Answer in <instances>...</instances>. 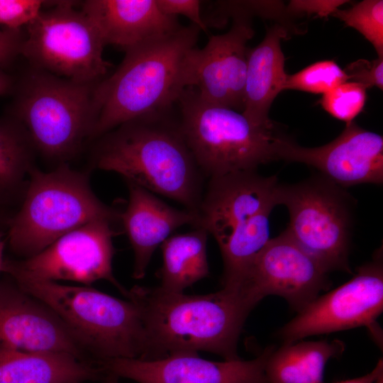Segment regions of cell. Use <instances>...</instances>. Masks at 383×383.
I'll list each match as a JSON object with an SVG mask.
<instances>
[{"label":"cell","instance_id":"obj_1","mask_svg":"<svg viewBox=\"0 0 383 383\" xmlns=\"http://www.w3.org/2000/svg\"><path fill=\"white\" fill-rule=\"evenodd\" d=\"M200 29L191 23L125 52L116 70L94 89L92 140L126 122L172 110L193 87Z\"/></svg>","mask_w":383,"mask_h":383},{"label":"cell","instance_id":"obj_2","mask_svg":"<svg viewBox=\"0 0 383 383\" xmlns=\"http://www.w3.org/2000/svg\"><path fill=\"white\" fill-rule=\"evenodd\" d=\"M92 163L197 213L204 174L182 134L175 107L126 122L99 138Z\"/></svg>","mask_w":383,"mask_h":383},{"label":"cell","instance_id":"obj_3","mask_svg":"<svg viewBox=\"0 0 383 383\" xmlns=\"http://www.w3.org/2000/svg\"><path fill=\"white\" fill-rule=\"evenodd\" d=\"M140 308L146 340L143 360L206 351L225 360L240 359L237 347L251 309L236 292L171 293L135 286L128 298Z\"/></svg>","mask_w":383,"mask_h":383},{"label":"cell","instance_id":"obj_4","mask_svg":"<svg viewBox=\"0 0 383 383\" xmlns=\"http://www.w3.org/2000/svg\"><path fill=\"white\" fill-rule=\"evenodd\" d=\"M96 84H82L28 67L18 76L4 115L24 130L35 150L61 163L91 140Z\"/></svg>","mask_w":383,"mask_h":383},{"label":"cell","instance_id":"obj_5","mask_svg":"<svg viewBox=\"0 0 383 383\" xmlns=\"http://www.w3.org/2000/svg\"><path fill=\"white\" fill-rule=\"evenodd\" d=\"M96 220L115 222L120 213L92 192L87 174L67 163L45 172L33 167L18 211L8 221L11 250L27 258L65 234Z\"/></svg>","mask_w":383,"mask_h":383},{"label":"cell","instance_id":"obj_6","mask_svg":"<svg viewBox=\"0 0 383 383\" xmlns=\"http://www.w3.org/2000/svg\"><path fill=\"white\" fill-rule=\"evenodd\" d=\"M9 276L21 289L50 308L84 350H91L101 361L145 357L141 312L133 300H123L89 286Z\"/></svg>","mask_w":383,"mask_h":383},{"label":"cell","instance_id":"obj_7","mask_svg":"<svg viewBox=\"0 0 383 383\" xmlns=\"http://www.w3.org/2000/svg\"><path fill=\"white\" fill-rule=\"evenodd\" d=\"M182 134L204 175L257 171L274 160V128L252 123L241 112L203 99L187 87L175 106Z\"/></svg>","mask_w":383,"mask_h":383},{"label":"cell","instance_id":"obj_8","mask_svg":"<svg viewBox=\"0 0 383 383\" xmlns=\"http://www.w3.org/2000/svg\"><path fill=\"white\" fill-rule=\"evenodd\" d=\"M277 203L287 209L284 231L300 248L328 273L350 272L356 202L345 188L316 173L294 184L279 183Z\"/></svg>","mask_w":383,"mask_h":383},{"label":"cell","instance_id":"obj_9","mask_svg":"<svg viewBox=\"0 0 383 383\" xmlns=\"http://www.w3.org/2000/svg\"><path fill=\"white\" fill-rule=\"evenodd\" d=\"M25 26L21 56L28 65L82 84H96L111 65L104 60L105 45L91 21L76 1H53Z\"/></svg>","mask_w":383,"mask_h":383},{"label":"cell","instance_id":"obj_10","mask_svg":"<svg viewBox=\"0 0 383 383\" xmlns=\"http://www.w3.org/2000/svg\"><path fill=\"white\" fill-rule=\"evenodd\" d=\"M113 222L96 220L58 238L38 253L21 260H4L2 272L57 282L72 281L89 286L106 280L127 298L129 290L113 273Z\"/></svg>","mask_w":383,"mask_h":383},{"label":"cell","instance_id":"obj_11","mask_svg":"<svg viewBox=\"0 0 383 383\" xmlns=\"http://www.w3.org/2000/svg\"><path fill=\"white\" fill-rule=\"evenodd\" d=\"M327 273L284 231L255 255L235 292L250 309L277 295L299 312L329 287Z\"/></svg>","mask_w":383,"mask_h":383},{"label":"cell","instance_id":"obj_12","mask_svg":"<svg viewBox=\"0 0 383 383\" xmlns=\"http://www.w3.org/2000/svg\"><path fill=\"white\" fill-rule=\"evenodd\" d=\"M383 309L382 254L357 268L348 282L318 296L279 331L286 343L313 335L367 326L376 333L375 323Z\"/></svg>","mask_w":383,"mask_h":383},{"label":"cell","instance_id":"obj_13","mask_svg":"<svg viewBox=\"0 0 383 383\" xmlns=\"http://www.w3.org/2000/svg\"><path fill=\"white\" fill-rule=\"evenodd\" d=\"M273 152L274 160L306 164L345 189L383 182V138L353 121L335 139L316 148L302 147L278 134Z\"/></svg>","mask_w":383,"mask_h":383},{"label":"cell","instance_id":"obj_14","mask_svg":"<svg viewBox=\"0 0 383 383\" xmlns=\"http://www.w3.org/2000/svg\"><path fill=\"white\" fill-rule=\"evenodd\" d=\"M226 21L233 18L230 30L211 35L199 48L193 87L199 95L211 104L241 112L249 49L247 43L254 35L251 16L232 1L222 8Z\"/></svg>","mask_w":383,"mask_h":383},{"label":"cell","instance_id":"obj_15","mask_svg":"<svg viewBox=\"0 0 383 383\" xmlns=\"http://www.w3.org/2000/svg\"><path fill=\"white\" fill-rule=\"evenodd\" d=\"M274 347L250 360L211 361L197 353L162 358H114L100 362L101 368L138 383H268L265 367Z\"/></svg>","mask_w":383,"mask_h":383},{"label":"cell","instance_id":"obj_16","mask_svg":"<svg viewBox=\"0 0 383 383\" xmlns=\"http://www.w3.org/2000/svg\"><path fill=\"white\" fill-rule=\"evenodd\" d=\"M0 348L80 358L85 350L50 308L6 281H0Z\"/></svg>","mask_w":383,"mask_h":383},{"label":"cell","instance_id":"obj_17","mask_svg":"<svg viewBox=\"0 0 383 383\" xmlns=\"http://www.w3.org/2000/svg\"><path fill=\"white\" fill-rule=\"evenodd\" d=\"M276 176L264 177L257 171L238 172L210 178L197 210L196 228L206 230L223 245L241 223L277 203Z\"/></svg>","mask_w":383,"mask_h":383},{"label":"cell","instance_id":"obj_18","mask_svg":"<svg viewBox=\"0 0 383 383\" xmlns=\"http://www.w3.org/2000/svg\"><path fill=\"white\" fill-rule=\"evenodd\" d=\"M81 10L98 30L104 43L126 52L166 37L181 28L156 0H87Z\"/></svg>","mask_w":383,"mask_h":383},{"label":"cell","instance_id":"obj_19","mask_svg":"<svg viewBox=\"0 0 383 383\" xmlns=\"http://www.w3.org/2000/svg\"><path fill=\"white\" fill-rule=\"evenodd\" d=\"M129 199L120 220L134 253L133 277L142 279L155 249L177 228L198 223L197 213L164 203L152 192L126 182Z\"/></svg>","mask_w":383,"mask_h":383},{"label":"cell","instance_id":"obj_20","mask_svg":"<svg viewBox=\"0 0 383 383\" xmlns=\"http://www.w3.org/2000/svg\"><path fill=\"white\" fill-rule=\"evenodd\" d=\"M287 37L286 27L276 24L248 52L242 113L257 126L274 127L269 111L276 96L284 90L288 76L281 48L282 40Z\"/></svg>","mask_w":383,"mask_h":383},{"label":"cell","instance_id":"obj_21","mask_svg":"<svg viewBox=\"0 0 383 383\" xmlns=\"http://www.w3.org/2000/svg\"><path fill=\"white\" fill-rule=\"evenodd\" d=\"M102 370L67 353L0 348V383H85Z\"/></svg>","mask_w":383,"mask_h":383},{"label":"cell","instance_id":"obj_22","mask_svg":"<svg viewBox=\"0 0 383 383\" xmlns=\"http://www.w3.org/2000/svg\"><path fill=\"white\" fill-rule=\"evenodd\" d=\"M345 345L338 340L286 343L269 355L265 367L268 383H323L327 362L339 356Z\"/></svg>","mask_w":383,"mask_h":383},{"label":"cell","instance_id":"obj_23","mask_svg":"<svg viewBox=\"0 0 383 383\" xmlns=\"http://www.w3.org/2000/svg\"><path fill=\"white\" fill-rule=\"evenodd\" d=\"M208 232L201 228L169 237L161 245L162 265L159 287L167 292L180 293L207 277Z\"/></svg>","mask_w":383,"mask_h":383},{"label":"cell","instance_id":"obj_24","mask_svg":"<svg viewBox=\"0 0 383 383\" xmlns=\"http://www.w3.org/2000/svg\"><path fill=\"white\" fill-rule=\"evenodd\" d=\"M34 150L16 121L6 115L0 118V206L23 194Z\"/></svg>","mask_w":383,"mask_h":383},{"label":"cell","instance_id":"obj_25","mask_svg":"<svg viewBox=\"0 0 383 383\" xmlns=\"http://www.w3.org/2000/svg\"><path fill=\"white\" fill-rule=\"evenodd\" d=\"M271 212H261L239 225L219 247L223 261V289H238L250 262L270 240Z\"/></svg>","mask_w":383,"mask_h":383},{"label":"cell","instance_id":"obj_26","mask_svg":"<svg viewBox=\"0 0 383 383\" xmlns=\"http://www.w3.org/2000/svg\"><path fill=\"white\" fill-rule=\"evenodd\" d=\"M333 16L360 33L383 57V1L364 0L347 9H337Z\"/></svg>","mask_w":383,"mask_h":383},{"label":"cell","instance_id":"obj_27","mask_svg":"<svg viewBox=\"0 0 383 383\" xmlns=\"http://www.w3.org/2000/svg\"><path fill=\"white\" fill-rule=\"evenodd\" d=\"M346 82L347 74L335 61L321 60L288 75L284 89L324 94Z\"/></svg>","mask_w":383,"mask_h":383},{"label":"cell","instance_id":"obj_28","mask_svg":"<svg viewBox=\"0 0 383 383\" xmlns=\"http://www.w3.org/2000/svg\"><path fill=\"white\" fill-rule=\"evenodd\" d=\"M366 89L360 84L346 82L323 94L320 104L333 117L348 124L363 109Z\"/></svg>","mask_w":383,"mask_h":383},{"label":"cell","instance_id":"obj_29","mask_svg":"<svg viewBox=\"0 0 383 383\" xmlns=\"http://www.w3.org/2000/svg\"><path fill=\"white\" fill-rule=\"evenodd\" d=\"M44 4L40 0H0V25L23 28L39 14Z\"/></svg>","mask_w":383,"mask_h":383},{"label":"cell","instance_id":"obj_30","mask_svg":"<svg viewBox=\"0 0 383 383\" xmlns=\"http://www.w3.org/2000/svg\"><path fill=\"white\" fill-rule=\"evenodd\" d=\"M348 82L361 84L366 89L383 88V57L367 60L360 59L349 64L343 70Z\"/></svg>","mask_w":383,"mask_h":383},{"label":"cell","instance_id":"obj_31","mask_svg":"<svg viewBox=\"0 0 383 383\" xmlns=\"http://www.w3.org/2000/svg\"><path fill=\"white\" fill-rule=\"evenodd\" d=\"M26 33L23 28H0V70L10 72L21 56Z\"/></svg>","mask_w":383,"mask_h":383},{"label":"cell","instance_id":"obj_32","mask_svg":"<svg viewBox=\"0 0 383 383\" xmlns=\"http://www.w3.org/2000/svg\"><path fill=\"white\" fill-rule=\"evenodd\" d=\"M159 9L165 13L177 16L182 15L200 30L208 33V27L201 14V1L199 0H156Z\"/></svg>","mask_w":383,"mask_h":383},{"label":"cell","instance_id":"obj_33","mask_svg":"<svg viewBox=\"0 0 383 383\" xmlns=\"http://www.w3.org/2000/svg\"><path fill=\"white\" fill-rule=\"evenodd\" d=\"M342 0H321V1H291L287 10L293 13L316 14L317 16L325 17L332 15L339 7L346 3Z\"/></svg>","mask_w":383,"mask_h":383},{"label":"cell","instance_id":"obj_34","mask_svg":"<svg viewBox=\"0 0 383 383\" xmlns=\"http://www.w3.org/2000/svg\"><path fill=\"white\" fill-rule=\"evenodd\" d=\"M383 363L380 360L375 367L369 373L355 379L333 383H376L382 377Z\"/></svg>","mask_w":383,"mask_h":383},{"label":"cell","instance_id":"obj_35","mask_svg":"<svg viewBox=\"0 0 383 383\" xmlns=\"http://www.w3.org/2000/svg\"><path fill=\"white\" fill-rule=\"evenodd\" d=\"M15 84V75L0 70V96L11 95Z\"/></svg>","mask_w":383,"mask_h":383},{"label":"cell","instance_id":"obj_36","mask_svg":"<svg viewBox=\"0 0 383 383\" xmlns=\"http://www.w3.org/2000/svg\"><path fill=\"white\" fill-rule=\"evenodd\" d=\"M5 247V240L4 238V233L0 230V273L2 272L4 264V250Z\"/></svg>","mask_w":383,"mask_h":383},{"label":"cell","instance_id":"obj_37","mask_svg":"<svg viewBox=\"0 0 383 383\" xmlns=\"http://www.w3.org/2000/svg\"><path fill=\"white\" fill-rule=\"evenodd\" d=\"M117 376L110 374L104 383H117Z\"/></svg>","mask_w":383,"mask_h":383},{"label":"cell","instance_id":"obj_38","mask_svg":"<svg viewBox=\"0 0 383 383\" xmlns=\"http://www.w3.org/2000/svg\"><path fill=\"white\" fill-rule=\"evenodd\" d=\"M9 218H6L3 212L1 211V206H0V223L1 222H6L8 223V221L9 220Z\"/></svg>","mask_w":383,"mask_h":383}]
</instances>
